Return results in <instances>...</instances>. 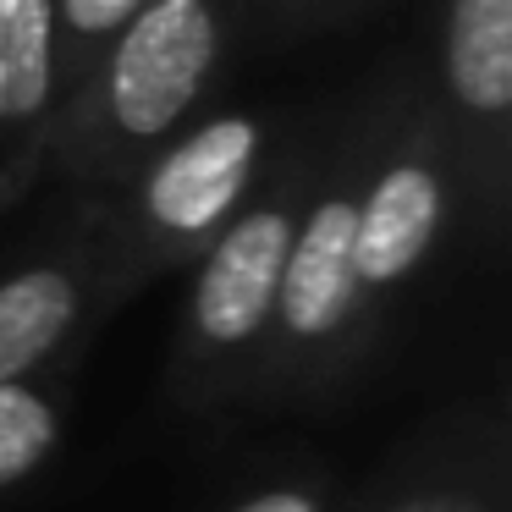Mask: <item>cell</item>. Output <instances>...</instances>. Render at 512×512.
Masks as SVG:
<instances>
[{"label": "cell", "instance_id": "277c9868", "mask_svg": "<svg viewBox=\"0 0 512 512\" xmlns=\"http://www.w3.org/2000/svg\"><path fill=\"white\" fill-rule=\"evenodd\" d=\"M292 232H298V221H292L287 199L248 204L226 221V232L210 243L199 287H193V325L204 331V342L237 347L276 314Z\"/></svg>", "mask_w": 512, "mask_h": 512}, {"label": "cell", "instance_id": "9c48e42d", "mask_svg": "<svg viewBox=\"0 0 512 512\" xmlns=\"http://www.w3.org/2000/svg\"><path fill=\"white\" fill-rule=\"evenodd\" d=\"M138 12H144V0H56V45H61V89H67V100L89 83L100 56L122 39V28Z\"/></svg>", "mask_w": 512, "mask_h": 512}, {"label": "cell", "instance_id": "7a4b0ae2", "mask_svg": "<svg viewBox=\"0 0 512 512\" xmlns=\"http://www.w3.org/2000/svg\"><path fill=\"white\" fill-rule=\"evenodd\" d=\"M265 160V122L248 111H226L182 127L177 138L144 160L138 221L155 243H215Z\"/></svg>", "mask_w": 512, "mask_h": 512}, {"label": "cell", "instance_id": "3957f363", "mask_svg": "<svg viewBox=\"0 0 512 512\" xmlns=\"http://www.w3.org/2000/svg\"><path fill=\"white\" fill-rule=\"evenodd\" d=\"M446 215V171L430 127L408 138L386 166L369 177L353 204V270L364 287L402 281L424 254Z\"/></svg>", "mask_w": 512, "mask_h": 512}, {"label": "cell", "instance_id": "5b68a950", "mask_svg": "<svg viewBox=\"0 0 512 512\" xmlns=\"http://www.w3.org/2000/svg\"><path fill=\"white\" fill-rule=\"evenodd\" d=\"M56 0H0V182H17L50 155L61 127Z\"/></svg>", "mask_w": 512, "mask_h": 512}, {"label": "cell", "instance_id": "30bf717a", "mask_svg": "<svg viewBox=\"0 0 512 512\" xmlns=\"http://www.w3.org/2000/svg\"><path fill=\"white\" fill-rule=\"evenodd\" d=\"M56 441V413L39 391L6 380L0 386V485H17Z\"/></svg>", "mask_w": 512, "mask_h": 512}, {"label": "cell", "instance_id": "ba28073f", "mask_svg": "<svg viewBox=\"0 0 512 512\" xmlns=\"http://www.w3.org/2000/svg\"><path fill=\"white\" fill-rule=\"evenodd\" d=\"M78 320V276L34 265L0 281V386L34 369Z\"/></svg>", "mask_w": 512, "mask_h": 512}, {"label": "cell", "instance_id": "6da1fadb", "mask_svg": "<svg viewBox=\"0 0 512 512\" xmlns=\"http://www.w3.org/2000/svg\"><path fill=\"white\" fill-rule=\"evenodd\" d=\"M254 0H144L100 67L67 100L50 155L67 171L116 177L177 138L215 89Z\"/></svg>", "mask_w": 512, "mask_h": 512}, {"label": "cell", "instance_id": "7c38bea8", "mask_svg": "<svg viewBox=\"0 0 512 512\" xmlns=\"http://www.w3.org/2000/svg\"><path fill=\"white\" fill-rule=\"evenodd\" d=\"M237 512H320L309 496H298V490H270V496H259V501H248V507H237Z\"/></svg>", "mask_w": 512, "mask_h": 512}, {"label": "cell", "instance_id": "8fae6325", "mask_svg": "<svg viewBox=\"0 0 512 512\" xmlns=\"http://www.w3.org/2000/svg\"><path fill=\"white\" fill-rule=\"evenodd\" d=\"M369 0H254L248 6V39L254 45H298L331 23H347Z\"/></svg>", "mask_w": 512, "mask_h": 512}, {"label": "cell", "instance_id": "8992f818", "mask_svg": "<svg viewBox=\"0 0 512 512\" xmlns=\"http://www.w3.org/2000/svg\"><path fill=\"white\" fill-rule=\"evenodd\" d=\"M441 105L463 133L501 144L512 116V0H446Z\"/></svg>", "mask_w": 512, "mask_h": 512}, {"label": "cell", "instance_id": "52a82bcc", "mask_svg": "<svg viewBox=\"0 0 512 512\" xmlns=\"http://www.w3.org/2000/svg\"><path fill=\"white\" fill-rule=\"evenodd\" d=\"M353 204H358V193H347V188L325 193L298 221V232H292L276 314L303 342L331 336L353 314L358 292H364V281L353 270Z\"/></svg>", "mask_w": 512, "mask_h": 512}]
</instances>
